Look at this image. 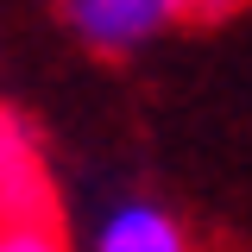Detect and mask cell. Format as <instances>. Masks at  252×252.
Listing matches in <instances>:
<instances>
[{"label": "cell", "instance_id": "obj_1", "mask_svg": "<svg viewBox=\"0 0 252 252\" xmlns=\"http://www.w3.org/2000/svg\"><path fill=\"white\" fill-rule=\"evenodd\" d=\"M227 6H240V0H57L63 26L101 57H126L183 19H220Z\"/></svg>", "mask_w": 252, "mask_h": 252}, {"label": "cell", "instance_id": "obj_3", "mask_svg": "<svg viewBox=\"0 0 252 252\" xmlns=\"http://www.w3.org/2000/svg\"><path fill=\"white\" fill-rule=\"evenodd\" d=\"M94 252H189V240L158 202H120L114 215L101 220Z\"/></svg>", "mask_w": 252, "mask_h": 252}, {"label": "cell", "instance_id": "obj_2", "mask_svg": "<svg viewBox=\"0 0 252 252\" xmlns=\"http://www.w3.org/2000/svg\"><path fill=\"white\" fill-rule=\"evenodd\" d=\"M57 215V189L44 145L19 107L0 101V220H51Z\"/></svg>", "mask_w": 252, "mask_h": 252}, {"label": "cell", "instance_id": "obj_4", "mask_svg": "<svg viewBox=\"0 0 252 252\" xmlns=\"http://www.w3.org/2000/svg\"><path fill=\"white\" fill-rule=\"evenodd\" d=\"M0 252H69L57 220H0Z\"/></svg>", "mask_w": 252, "mask_h": 252}]
</instances>
